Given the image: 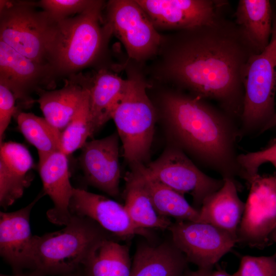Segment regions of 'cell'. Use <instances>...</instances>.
I'll use <instances>...</instances> for the list:
<instances>
[{"instance_id":"cell-1","label":"cell","mask_w":276,"mask_h":276,"mask_svg":"<svg viewBox=\"0 0 276 276\" xmlns=\"http://www.w3.org/2000/svg\"><path fill=\"white\" fill-rule=\"evenodd\" d=\"M254 54L235 21L222 16L210 24L163 34L148 80L215 101L240 121L244 71Z\"/></svg>"},{"instance_id":"cell-2","label":"cell","mask_w":276,"mask_h":276,"mask_svg":"<svg viewBox=\"0 0 276 276\" xmlns=\"http://www.w3.org/2000/svg\"><path fill=\"white\" fill-rule=\"evenodd\" d=\"M160 92L156 108L173 145L222 179H242L237 152L241 135L236 120L205 100L183 91Z\"/></svg>"},{"instance_id":"cell-3","label":"cell","mask_w":276,"mask_h":276,"mask_svg":"<svg viewBox=\"0 0 276 276\" xmlns=\"http://www.w3.org/2000/svg\"><path fill=\"white\" fill-rule=\"evenodd\" d=\"M105 5L93 0L82 13L54 22L48 59L56 76L76 75L101 55L112 35L103 15Z\"/></svg>"},{"instance_id":"cell-4","label":"cell","mask_w":276,"mask_h":276,"mask_svg":"<svg viewBox=\"0 0 276 276\" xmlns=\"http://www.w3.org/2000/svg\"><path fill=\"white\" fill-rule=\"evenodd\" d=\"M62 229L35 236L32 271L40 276L61 275L83 265L96 248L114 237L91 219L72 214Z\"/></svg>"},{"instance_id":"cell-5","label":"cell","mask_w":276,"mask_h":276,"mask_svg":"<svg viewBox=\"0 0 276 276\" xmlns=\"http://www.w3.org/2000/svg\"><path fill=\"white\" fill-rule=\"evenodd\" d=\"M127 84L111 119L130 166L144 164L148 157L157 111L147 90L150 85L142 66L129 60L125 66Z\"/></svg>"},{"instance_id":"cell-6","label":"cell","mask_w":276,"mask_h":276,"mask_svg":"<svg viewBox=\"0 0 276 276\" xmlns=\"http://www.w3.org/2000/svg\"><path fill=\"white\" fill-rule=\"evenodd\" d=\"M271 39L261 53L252 55L244 71V100L239 129L241 135L257 132L274 115L276 92V11Z\"/></svg>"},{"instance_id":"cell-7","label":"cell","mask_w":276,"mask_h":276,"mask_svg":"<svg viewBox=\"0 0 276 276\" xmlns=\"http://www.w3.org/2000/svg\"><path fill=\"white\" fill-rule=\"evenodd\" d=\"M0 40L24 56L49 65L54 21L31 2L0 1Z\"/></svg>"},{"instance_id":"cell-8","label":"cell","mask_w":276,"mask_h":276,"mask_svg":"<svg viewBox=\"0 0 276 276\" xmlns=\"http://www.w3.org/2000/svg\"><path fill=\"white\" fill-rule=\"evenodd\" d=\"M105 21L124 45L130 60L142 65L154 59L163 34L135 0H111L105 5Z\"/></svg>"},{"instance_id":"cell-9","label":"cell","mask_w":276,"mask_h":276,"mask_svg":"<svg viewBox=\"0 0 276 276\" xmlns=\"http://www.w3.org/2000/svg\"><path fill=\"white\" fill-rule=\"evenodd\" d=\"M146 169L151 176L163 184L183 195H191L194 207L198 210L204 200L220 189L224 183L222 178L212 177L201 171L173 144Z\"/></svg>"},{"instance_id":"cell-10","label":"cell","mask_w":276,"mask_h":276,"mask_svg":"<svg viewBox=\"0 0 276 276\" xmlns=\"http://www.w3.org/2000/svg\"><path fill=\"white\" fill-rule=\"evenodd\" d=\"M168 229L188 262L199 269L213 270L238 242L228 232L206 223L176 220Z\"/></svg>"},{"instance_id":"cell-11","label":"cell","mask_w":276,"mask_h":276,"mask_svg":"<svg viewBox=\"0 0 276 276\" xmlns=\"http://www.w3.org/2000/svg\"><path fill=\"white\" fill-rule=\"evenodd\" d=\"M237 231L238 242L252 247L264 246L276 227V176L256 175Z\"/></svg>"},{"instance_id":"cell-12","label":"cell","mask_w":276,"mask_h":276,"mask_svg":"<svg viewBox=\"0 0 276 276\" xmlns=\"http://www.w3.org/2000/svg\"><path fill=\"white\" fill-rule=\"evenodd\" d=\"M158 31H178L210 24L223 16L221 0H135Z\"/></svg>"},{"instance_id":"cell-13","label":"cell","mask_w":276,"mask_h":276,"mask_svg":"<svg viewBox=\"0 0 276 276\" xmlns=\"http://www.w3.org/2000/svg\"><path fill=\"white\" fill-rule=\"evenodd\" d=\"M55 76L50 65L36 62L0 40V82L22 105L32 104L35 101L31 94L52 85Z\"/></svg>"},{"instance_id":"cell-14","label":"cell","mask_w":276,"mask_h":276,"mask_svg":"<svg viewBox=\"0 0 276 276\" xmlns=\"http://www.w3.org/2000/svg\"><path fill=\"white\" fill-rule=\"evenodd\" d=\"M119 140L115 132L105 137L86 142L79 158L87 182L115 198L120 194Z\"/></svg>"},{"instance_id":"cell-15","label":"cell","mask_w":276,"mask_h":276,"mask_svg":"<svg viewBox=\"0 0 276 276\" xmlns=\"http://www.w3.org/2000/svg\"><path fill=\"white\" fill-rule=\"evenodd\" d=\"M43 191L26 206L12 212L0 213V255L15 273L33 269L35 236L31 233L30 216Z\"/></svg>"},{"instance_id":"cell-16","label":"cell","mask_w":276,"mask_h":276,"mask_svg":"<svg viewBox=\"0 0 276 276\" xmlns=\"http://www.w3.org/2000/svg\"><path fill=\"white\" fill-rule=\"evenodd\" d=\"M70 210L71 214L94 220L114 237L125 239L148 234L133 224L124 205L84 189L74 188Z\"/></svg>"},{"instance_id":"cell-17","label":"cell","mask_w":276,"mask_h":276,"mask_svg":"<svg viewBox=\"0 0 276 276\" xmlns=\"http://www.w3.org/2000/svg\"><path fill=\"white\" fill-rule=\"evenodd\" d=\"M67 156L61 150L55 151L38 162V171L43 192L52 200L54 206L47 213L53 223L66 225L71 221L70 210L74 188L70 180Z\"/></svg>"},{"instance_id":"cell-18","label":"cell","mask_w":276,"mask_h":276,"mask_svg":"<svg viewBox=\"0 0 276 276\" xmlns=\"http://www.w3.org/2000/svg\"><path fill=\"white\" fill-rule=\"evenodd\" d=\"M87 90L91 136L107 121L120 101L127 84V79L105 68L91 76L75 75Z\"/></svg>"},{"instance_id":"cell-19","label":"cell","mask_w":276,"mask_h":276,"mask_svg":"<svg viewBox=\"0 0 276 276\" xmlns=\"http://www.w3.org/2000/svg\"><path fill=\"white\" fill-rule=\"evenodd\" d=\"M188 263L171 238L157 245L143 242L137 246L130 276H182Z\"/></svg>"},{"instance_id":"cell-20","label":"cell","mask_w":276,"mask_h":276,"mask_svg":"<svg viewBox=\"0 0 276 276\" xmlns=\"http://www.w3.org/2000/svg\"><path fill=\"white\" fill-rule=\"evenodd\" d=\"M223 179L222 187L204 200L199 210L198 222L214 225L237 239L245 203L239 197L240 188L236 180L228 178Z\"/></svg>"},{"instance_id":"cell-21","label":"cell","mask_w":276,"mask_h":276,"mask_svg":"<svg viewBox=\"0 0 276 276\" xmlns=\"http://www.w3.org/2000/svg\"><path fill=\"white\" fill-rule=\"evenodd\" d=\"M125 177V208L133 224L139 229H168L172 223L169 218L160 216L154 209L145 187L137 164L130 166Z\"/></svg>"},{"instance_id":"cell-22","label":"cell","mask_w":276,"mask_h":276,"mask_svg":"<svg viewBox=\"0 0 276 276\" xmlns=\"http://www.w3.org/2000/svg\"><path fill=\"white\" fill-rule=\"evenodd\" d=\"M274 9L268 0H240L234 13L235 22L255 53L269 44Z\"/></svg>"},{"instance_id":"cell-23","label":"cell","mask_w":276,"mask_h":276,"mask_svg":"<svg viewBox=\"0 0 276 276\" xmlns=\"http://www.w3.org/2000/svg\"><path fill=\"white\" fill-rule=\"evenodd\" d=\"M86 93V88L74 75L59 89L40 90L35 101L39 104L45 120L62 132L79 109Z\"/></svg>"},{"instance_id":"cell-24","label":"cell","mask_w":276,"mask_h":276,"mask_svg":"<svg viewBox=\"0 0 276 276\" xmlns=\"http://www.w3.org/2000/svg\"><path fill=\"white\" fill-rule=\"evenodd\" d=\"M137 165L152 205L160 216L174 218L176 220L198 222L199 210L190 205L184 195L151 176L144 164Z\"/></svg>"},{"instance_id":"cell-25","label":"cell","mask_w":276,"mask_h":276,"mask_svg":"<svg viewBox=\"0 0 276 276\" xmlns=\"http://www.w3.org/2000/svg\"><path fill=\"white\" fill-rule=\"evenodd\" d=\"M129 248L114 239L101 243L82 266L85 276H130Z\"/></svg>"},{"instance_id":"cell-26","label":"cell","mask_w":276,"mask_h":276,"mask_svg":"<svg viewBox=\"0 0 276 276\" xmlns=\"http://www.w3.org/2000/svg\"><path fill=\"white\" fill-rule=\"evenodd\" d=\"M16 120L19 131L37 150L39 160L61 150V132L43 118L32 113L18 112Z\"/></svg>"},{"instance_id":"cell-27","label":"cell","mask_w":276,"mask_h":276,"mask_svg":"<svg viewBox=\"0 0 276 276\" xmlns=\"http://www.w3.org/2000/svg\"><path fill=\"white\" fill-rule=\"evenodd\" d=\"M88 136H91V129L87 90L86 95L79 109L61 132V151L66 155L72 154L82 148Z\"/></svg>"},{"instance_id":"cell-28","label":"cell","mask_w":276,"mask_h":276,"mask_svg":"<svg viewBox=\"0 0 276 276\" xmlns=\"http://www.w3.org/2000/svg\"><path fill=\"white\" fill-rule=\"evenodd\" d=\"M0 162L12 174L22 179H32L29 173L33 166L32 157L28 149L21 144L2 142Z\"/></svg>"},{"instance_id":"cell-29","label":"cell","mask_w":276,"mask_h":276,"mask_svg":"<svg viewBox=\"0 0 276 276\" xmlns=\"http://www.w3.org/2000/svg\"><path fill=\"white\" fill-rule=\"evenodd\" d=\"M93 0H42L38 5L54 21L71 17L86 10Z\"/></svg>"},{"instance_id":"cell-30","label":"cell","mask_w":276,"mask_h":276,"mask_svg":"<svg viewBox=\"0 0 276 276\" xmlns=\"http://www.w3.org/2000/svg\"><path fill=\"white\" fill-rule=\"evenodd\" d=\"M236 272L238 276H276V255L244 256Z\"/></svg>"},{"instance_id":"cell-31","label":"cell","mask_w":276,"mask_h":276,"mask_svg":"<svg viewBox=\"0 0 276 276\" xmlns=\"http://www.w3.org/2000/svg\"><path fill=\"white\" fill-rule=\"evenodd\" d=\"M16 101L13 91L0 82V143L3 142L5 132L12 117L17 113V108L15 106Z\"/></svg>"},{"instance_id":"cell-32","label":"cell","mask_w":276,"mask_h":276,"mask_svg":"<svg viewBox=\"0 0 276 276\" xmlns=\"http://www.w3.org/2000/svg\"><path fill=\"white\" fill-rule=\"evenodd\" d=\"M212 270L199 268L195 271L187 269L182 276H209Z\"/></svg>"},{"instance_id":"cell-33","label":"cell","mask_w":276,"mask_h":276,"mask_svg":"<svg viewBox=\"0 0 276 276\" xmlns=\"http://www.w3.org/2000/svg\"><path fill=\"white\" fill-rule=\"evenodd\" d=\"M274 127H276V110L273 117L266 124V125L263 127L260 134Z\"/></svg>"},{"instance_id":"cell-34","label":"cell","mask_w":276,"mask_h":276,"mask_svg":"<svg viewBox=\"0 0 276 276\" xmlns=\"http://www.w3.org/2000/svg\"><path fill=\"white\" fill-rule=\"evenodd\" d=\"M209 276H238V275L236 271L233 274H230L225 270L219 269L215 271L212 270Z\"/></svg>"},{"instance_id":"cell-35","label":"cell","mask_w":276,"mask_h":276,"mask_svg":"<svg viewBox=\"0 0 276 276\" xmlns=\"http://www.w3.org/2000/svg\"><path fill=\"white\" fill-rule=\"evenodd\" d=\"M0 276H40V275L34 271H30V272H27V273H25L23 272L21 273H14L13 275H5V274H1Z\"/></svg>"},{"instance_id":"cell-36","label":"cell","mask_w":276,"mask_h":276,"mask_svg":"<svg viewBox=\"0 0 276 276\" xmlns=\"http://www.w3.org/2000/svg\"><path fill=\"white\" fill-rule=\"evenodd\" d=\"M80 268L73 272L59 276H85L82 270H80Z\"/></svg>"},{"instance_id":"cell-37","label":"cell","mask_w":276,"mask_h":276,"mask_svg":"<svg viewBox=\"0 0 276 276\" xmlns=\"http://www.w3.org/2000/svg\"><path fill=\"white\" fill-rule=\"evenodd\" d=\"M270 240L272 241L276 244V227L270 235ZM275 255H276V253Z\"/></svg>"}]
</instances>
